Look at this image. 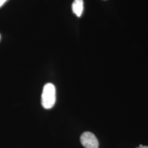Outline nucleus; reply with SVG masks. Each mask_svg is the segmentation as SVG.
Returning a JSON list of instances; mask_svg holds the SVG:
<instances>
[{
    "mask_svg": "<svg viewBox=\"0 0 148 148\" xmlns=\"http://www.w3.org/2000/svg\"><path fill=\"white\" fill-rule=\"evenodd\" d=\"M56 87L51 83H47L44 86L41 96V103L43 107L49 109L53 107L56 100Z\"/></svg>",
    "mask_w": 148,
    "mask_h": 148,
    "instance_id": "1",
    "label": "nucleus"
},
{
    "mask_svg": "<svg viewBox=\"0 0 148 148\" xmlns=\"http://www.w3.org/2000/svg\"><path fill=\"white\" fill-rule=\"evenodd\" d=\"M137 148H148V147L147 146H143L142 145H140L139 147H138Z\"/></svg>",
    "mask_w": 148,
    "mask_h": 148,
    "instance_id": "5",
    "label": "nucleus"
},
{
    "mask_svg": "<svg viewBox=\"0 0 148 148\" xmlns=\"http://www.w3.org/2000/svg\"><path fill=\"white\" fill-rule=\"evenodd\" d=\"M7 0H0V7H1L2 5H4V3Z\"/></svg>",
    "mask_w": 148,
    "mask_h": 148,
    "instance_id": "4",
    "label": "nucleus"
},
{
    "mask_svg": "<svg viewBox=\"0 0 148 148\" xmlns=\"http://www.w3.org/2000/svg\"><path fill=\"white\" fill-rule=\"evenodd\" d=\"M0 40H1V35H0Z\"/></svg>",
    "mask_w": 148,
    "mask_h": 148,
    "instance_id": "6",
    "label": "nucleus"
},
{
    "mask_svg": "<svg viewBox=\"0 0 148 148\" xmlns=\"http://www.w3.org/2000/svg\"><path fill=\"white\" fill-rule=\"evenodd\" d=\"M72 10L77 16H81L84 11V1L75 0L72 5Z\"/></svg>",
    "mask_w": 148,
    "mask_h": 148,
    "instance_id": "3",
    "label": "nucleus"
},
{
    "mask_svg": "<svg viewBox=\"0 0 148 148\" xmlns=\"http://www.w3.org/2000/svg\"><path fill=\"white\" fill-rule=\"evenodd\" d=\"M81 143L86 148H98L99 142L95 135L90 132H85L80 137Z\"/></svg>",
    "mask_w": 148,
    "mask_h": 148,
    "instance_id": "2",
    "label": "nucleus"
}]
</instances>
